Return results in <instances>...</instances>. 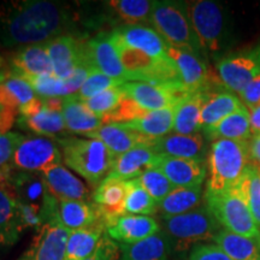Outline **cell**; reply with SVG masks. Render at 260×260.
Segmentation results:
<instances>
[{"instance_id": "681fc988", "label": "cell", "mask_w": 260, "mask_h": 260, "mask_svg": "<svg viewBox=\"0 0 260 260\" xmlns=\"http://www.w3.org/2000/svg\"><path fill=\"white\" fill-rule=\"evenodd\" d=\"M116 245L111 242L109 236H103L95 252L86 260H115L116 259Z\"/></svg>"}, {"instance_id": "8d00e7d4", "label": "cell", "mask_w": 260, "mask_h": 260, "mask_svg": "<svg viewBox=\"0 0 260 260\" xmlns=\"http://www.w3.org/2000/svg\"><path fill=\"white\" fill-rule=\"evenodd\" d=\"M158 212V204L144 189L138 178L126 181L125 213L151 216Z\"/></svg>"}, {"instance_id": "9a60e30c", "label": "cell", "mask_w": 260, "mask_h": 260, "mask_svg": "<svg viewBox=\"0 0 260 260\" xmlns=\"http://www.w3.org/2000/svg\"><path fill=\"white\" fill-rule=\"evenodd\" d=\"M125 199L126 181L112 175H107L95 188L94 204L102 213L107 228L125 214Z\"/></svg>"}, {"instance_id": "7c38bea8", "label": "cell", "mask_w": 260, "mask_h": 260, "mask_svg": "<svg viewBox=\"0 0 260 260\" xmlns=\"http://www.w3.org/2000/svg\"><path fill=\"white\" fill-rule=\"evenodd\" d=\"M70 233L71 230L65 228L60 220L44 224L30 248L19 260H64Z\"/></svg>"}, {"instance_id": "3957f363", "label": "cell", "mask_w": 260, "mask_h": 260, "mask_svg": "<svg viewBox=\"0 0 260 260\" xmlns=\"http://www.w3.org/2000/svg\"><path fill=\"white\" fill-rule=\"evenodd\" d=\"M222 230L206 205L190 212L162 219L161 232L167 236L171 254L183 256L194 247L213 241Z\"/></svg>"}, {"instance_id": "c3c4849f", "label": "cell", "mask_w": 260, "mask_h": 260, "mask_svg": "<svg viewBox=\"0 0 260 260\" xmlns=\"http://www.w3.org/2000/svg\"><path fill=\"white\" fill-rule=\"evenodd\" d=\"M239 95L240 100L248 110L256 106L260 100V74L247 84L246 88Z\"/></svg>"}, {"instance_id": "f1b7e54d", "label": "cell", "mask_w": 260, "mask_h": 260, "mask_svg": "<svg viewBox=\"0 0 260 260\" xmlns=\"http://www.w3.org/2000/svg\"><path fill=\"white\" fill-rule=\"evenodd\" d=\"M63 117L67 130L75 134L88 135L102 128L104 123L102 118L96 117L87 109L83 102L77 99L76 95L64 98Z\"/></svg>"}, {"instance_id": "e575fe53", "label": "cell", "mask_w": 260, "mask_h": 260, "mask_svg": "<svg viewBox=\"0 0 260 260\" xmlns=\"http://www.w3.org/2000/svg\"><path fill=\"white\" fill-rule=\"evenodd\" d=\"M105 228L98 226L71 232L68 239L64 260H86L95 252Z\"/></svg>"}, {"instance_id": "7dc6e473", "label": "cell", "mask_w": 260, "mask_h": 260, "mask_svg": "<svg viewBox=\"0 0 260 260\" xmlns=\"http://www.w3.org/2000/svg\"><path fill=\"white\" fill-rule=\"evenodd\" d=\"M187 260H232L214 243H204L191 249Z\"/></svg>"}, {"instance_id": "4dcf8cb0", "label": "cell", "mask_w": 260, "mask_h": 260, "mask_svg": "<svg viewBox=\"0 0 260 260\" xmlns=\"http://www.w3.org/2000/svg\"><path fill=\"white\" fill-rule=\"evenodd\" d=\"M203 187L175 188L168 197L158 204V212L161 219L190 212L201 206Z\"/></svg>"}, {"instance_id": "7402d4cb", "label": "cell", "mask_w": 260, "mask_h": 260, "mask_svg": "<svg viewBox=\"0 0 260 260\" xmlns=\"http://www.w3.org/2000/svg\"><path fill=\"white\" fill-rule=\"evenodd\" d=\"M18 200L9 182L0 183V246H12L23 230Z\"/></svg>"}, {"instance_id": "db71d44e", "label": "cell", "mask_w": 260, "mask_h": 260, "mask_svg": "<svg viewBox=\"0 0 260 260\" xmlns=\"http://www.w3.org/2000/svg\"><path fill=\"white\" fill-rule=\"evenodd\" d=\"M42 104L51 111L61 112L64 106V98H41Z\"/></svg>"}, {"instance_id": "11a10c76", "label": "cell", "mask_w": 260, "mask_h": 260, "mask_svg": "<svg viewBox=\"0 0 260 260\" xmlns=\"http://www.w3.org/2000/svg\"><path fill=\"white\" fill-rule=\"evenodd\" d=\"M3 67H4V60H3L2 58H0V73H2V71H3Z\"/></svg>"}, {"instance_id": "ee69618b", "label": "cell", "mask_w": 260, "mask_h": 260, "mask_svg": "<svg viewBox=\"0 0 260 260\" xmlns=\"http://www.w3.org/2000/svg\"><path fill=\"white\" fill-rule=\"evenodd\" d=\"M118 86H122L118 81L106 76L105 74L100 73V71L94 70L93 74L90 75L86 82L83 83V86L81 87V89L76 94V96L81 102H86V100L98 95V94Z\"/></svg>"}, {"instance_id": "44dd1931", "label": "cell", "mask_w": 260, "mask_h": 260, "mask_svg": "<svg viewBox=\"0 0 260 260\" xmlns=\"http://www.w3.org/2000/svg\"><path fill=\"white\" fill-rule=\"evenodd\" d=\"M41 177L46 184L48 193L53 195L57 200L87 201L89 198L88 188L63 165H57L41 172Z\"/></svg>"}, {"instance_id": "7a4b0ae2", "label": "cell", "mask_w": 260, "mask_h": 260, "mask_svg": "<svg viewBox=\"0 0 260 260\" xmlns=\"http://www.w3.org/2000/svg\"><path fill=\"white\" fill-rule=\"evenodd\" d=\"M251 164L249 141H212L207 159L209 177L205 197L222 195L236 188Z\"/></svg>"}, {"instance_id": "5b68a950", "label": "cell", "mask_w": 260, "mask_h": 260, "mask_svg": "<svg viewBox=\"0 0 260 260\" xmlns=\"http://www.w3.org/2000/svg\"><path fill=\"white\" fill-rule=\"evenodd\" d=\"M149 25L168 46L187 51L199 58L204 56L188 18L184 2H154Z\"/></svg>"}, {"instance_id": "83f0119b", "label": "cell", "mask_w": 260, "mask_h": 260, "mask_svg": "<svg viewBox=\"0 0 260 260\" xmlns=\"http://www.w3.org/2000/svg\"><path fill=\"white\" fill-rule=\"evenodd\" d=\"M209 140H234V141H248L252 138L249 111L246 106L225 117L218 124L204 129Z\"/></svg>"}, {"instance_id": "d6a6232c", "label": "cell", "mask_w": 260, "mask_h": 260, "mask_svg": "<svg viewBox=\"0 0 260 260\" xmlns=\"http://www.w3.org/2000/svg\"><path fill=\"white\" fill-rule=\"evenodd\" d=\"M175 113H176V106L155 110V111H149L141 119L123 125L148 138H162L169 135V133L174 129Z\"/></svg>"}, {"instance_id": "30bf717a", "label": "cell", "mask_w": 260, "mask_h": 260, "mask_svg": "<svg viewBox=\"0 0 260 260\" xmlns=\"http://www.w3.org/2000/svg\"><path fill=\"white\" fill-rule=\"evenodd\" d=\"M82 52L84 59L94 69L118 81L121 84L128 82L111 32H100L90 40L83 42Z\"/></svg>"}, {"instance_id": "8fae6325", "label": "cell", "mask_w": 260, "mask_h": 260, "mask_svg": "<svg viewBox=\"0 0 260 260\" xmlns=\"http://www.w3.org/2000/svg\"><path fill=\"white\" fill-rule=\"evenodd\" d=\"M122 89L125 96L134 100L147 111L176 106L181 100L189 95V93L182 87L165 86L142 81H129L122 84Z\"/></svg>"}, {"instance_id": "4316f807", "label": "cell", "mask_w": 260, "mask_h": 260, "mask_svg": "<svg viewBox=\"0 0 260 260\" xmlns=\"http://www.w3.org/2000/svg\"><path fill=\"white\" fill-rule=\"evenodd\" d=\"M207 95L209 92L193 93L177 104L174 129H172L175 134L193 135L200 133L201 110L206 102Z\"/></svg>"}, {"instance_id": "52a82bcc", "label": "cell", "mask_w": 260, "mask_h": 260, "mask_svg": "<svg viewBox=\"0 0 260 260\" xmlns=\"http://www.w3.org/2000/svg\"><path fill=\"white\" fill-rule=\"evenodd\" d=\"M188 18L203 53L218 54L226 39V22L223 8L211 0L184 2Z\"/></svg>"}, {"instance_id": "277c9868", "label": "cell", "mask_w": 260, "mask_h": 260, "mask_svg": "<svg viewBox=\"0 0 260 260\" xmlns=\"http://www.w3.org/2000/svg\"><path fill=\"white\" fill-rule=\"evenodd\" d=\"M65 164L82 176L92 187H98L111 172L115 157L102 141L95 139H59Z\"/></svg>"}, {"instance_id": "4fadbf2b", "label": "cell", "mask_w": 260, "mask_h": 260, "mask_svg": "<svg viewBox=\"0 0 260 260\" xmlns=\"http://www.w3.org/2000/svg\"><path fill=\"white\" fill-rule=\"evenodd\" d=\"M168 57L174 61L182 86L189 94L209 92L211 76L201 58L189 52L168 46Z\"/></svg>"}, {"instance_id": "5bb4252c", "label": "cell", "mask_w": 260, "mask_h": 260, "mask_svg": "<svg viewBox=\"0 0 260 260\" xmlns=\"http://www.w3.org/2000/svg\"><path fill=\"white\" fill-rule=\"evenodd\" d=\"M154 168L160 170L176 188L201 187L207 175L204 161L159 154Z\"/></svg>"}, {"instance_id": "8992f818", "label": "cell", "mask_w": 260, "mask_h": 260, "mask_svg": "<svg viewBox=\"0 0 260 260\" xmlns=\"http://www.w3.org/2000/svg\"><path fill=\"white\" fill-rule=\"evenodd\" d=\"M205 205L220 226L260 243V229L239 187L216 197H204Z\"/></svg>"}, {"instance_id": "ac0fdd59", "label": "cell", "mask_w": 260, "mask_h": 260, "mask_svg": "<svg viewBox=\"0 0 260 260\" xmlns=\"http://www.w3.org/2000/svg\"><path fill=\"white\" fill-rule=\"evenodd\" d=\"M160 232L157 220L151 216L125 213L107 228V236L123 245H133Z\"/></svg>"}, {"instance_id": "1f68e13d", "label": "cell", "mask_w": 260, "mask_h": 260, "mask_svg": "<svg viewBox=\"0 0 260 260\" xmlns=\"http://www.w3.org/2000/svg\"><path fill=\"white\" fill-rule=\"evenodd\" d=\"M121 252L122 260H170L171 254L167 236L161 230L138 243H121Z\"/></svg>"}, {"instance_id": "6da1fadb", "label": "cell", "mask_w": 260, "mask_h": 260, "mask_svg": "<svg viewBox=\"0 0 260 260\" xmlns=\"http://www.w3.org/2000/svg\"><path fill=\"white\" fill-rule=\"evenodd\" d=\"M69 6L48 0L11 2L0 6V39L6 46L47 44L74 27Z\"/></svg>"}, {"instance_id": "9c48e42d", "label": "cell", "mask_w": 260, "mask_h": 260, "mask_svg": "<svg viewBox=\"0 0 260 260\" xmlns=\"http://www.w3.org/2000/svg\"><path fill=\"white\" fill-rule=\"evenodd\" d=\"M217 74L222 86L240 94L260 74V47L222 58L217 63Z\"/></svg>"}, {"instance_id": "e0dca14e", "label": "cell", "mask_w": 260, "mask_h": 260, "mask_svg": "<svg viewBox=\"0 0 260 260\" xmlns=\"http://www.w3.org/2000/svg\"><path fill=\"white\" fill-rule=\"evenodd\" d=\"M83 41L77 40L73 35L67 34L58 37L45 44L50 57L53 74L58 79H69L74 70L83 59Z\"/></svg>"}, {"instance_id": "b9f144b4", "label": "cell", "mask_w": 260, "mask_h": 260, "mask_svg": "<svg viewBox=\"0 0 260 260\" xmlns=\"http://www.w3.org/2000/svg\"><path fill=\"white\" fill-rule=\"evenodd\" d=\"M149 111L136 104L134 100L125 96L113 111L102 117L104 124H126L145 117Z\"/></svg>"}, {"instance_id": "f6af8a7d", "label": "cell", "mask_w": 260, "mask_h": 260, "mask_svg": "<svg viewBox=\"0 0 260 260\" xmlns=\"http://www.w3.org/2000/svg\"><path fill=\"white\" fill-rule=\"evenodd\" d=\"M24 136L19 133L9 132L6 134H0V172L11 170L12 158L19 142Z\"/></svg>"}, {"instance_id": "2e32d148", "label": "cell", "mask_w": 260, "mask_h": 260, "mask_svg": "<svg viewBox=\"0 0 260 260\" xmlns=\"http://www.w3.org/2000/svg\"><path fill=\"white\" fill-rule=\"evenodd\" d=\"M113 40L135 48L155 59H167L168 45L149 25H129L110 31Z\"/></svg>"}, {"instance_id": "7bdbcfd3", "label": "cell", "mask_w": 260, "mask_h": 260, "mask_svg": "<svg viewBox=\"0 0 260 260\" xmlns=\"http://www.w3.org/2000/svg\"><path fill=\"white\" fill-rule=\"evenodd\" d=\"M30 83L39 98H67L69 96L64 81L58 79L54 74L41 76L23 77Z\"/></svg>"}, {"instance_id": "74e56055", "label": "cell", "mask_w": 260, "mask_h": 260, "mask_svg": "<svg viewBox=\"0 0 260 260\" xmlns=\"http://www.w3.org/2000/svg\"><path fill=\"white\" fill-rule=\"evenodd\" d=\"M237 187L242 191L256 225L260 229V167L252 162Z\"/></svg>"}, {"instance_id": "d4e9b609", "label": "cell", "mask_w": 260, "mask_h": 260, "mask_svg": "<svg viewBox=\"0 0 260 260\" xmlns=\"http://www.w3.org/2000/svg\"><path fill=\"white\" fill-rule=\"evenodd\" d=\"M158 157L157 152L148 146H138L116 157L109 175L121 178L123 181L134 180L146 170L154 168Z\"/></svg>"}, {"instance_id": "f907efd6", "label": "cell", "mask_w": 260, "mask_h": 260, "mask_svg": "<svg viewBox=\"0 0 260 260\" xmlns=\"http://www.w3.org/2000/svg\"><path fill=\"white\" fill-rule=\"evenodd\" d=\"M18 112L0 109V134H6L17 121Z\"/></svg>"}, {"instance_id": "cb8c5ba5", "label": "cell", "mask_w": 260, "mask_h": 260, "mask_svg": "<svg viewBox=\"0 0 260 260\" xmlns=\"http://www.w3.org/2000/svg\"><path fill=\"white\" fill-rule=\"evenodd\" d=\"M59 220L71 232L98 226L107 229L96 205L88 201H59Z\"/></svg>"}, {"instance_id": "ab89813d", "label": "cell", "mask_w": 260, "mask_h": 260, "mask_svg": "<svg viewBox=\"0 0 260 260\" xmlns=\"http://www.w3.org/2000/svg\"><path fill=\"white\" fill-rule=\"evenodd\" d=\"M0 83L4 84L21 107L38 98L30 83L23 77L15 75L11 70H3L0 73Z\"/></svg>"}, {"instance_id": "ffe728a7", "label": "cell", "mask_w": 260, "mask_h": 260, "mask_svg": "<svg viewBox=\"0 0 260 260\" xmlns=\"http://www.w3.org/2000/svg\"><path fill=\"white\" fill-rule=\"evenodd\" d=\"M151 148L158 154L193 159L199 161H204L206 154V144L201 133L193 135H181L172 133L162 138L154 139Z\"/></svg>"}, {"instance_id": "f35d334b", "label": "cell", "mask_w": 260, "mask_h": 260, "mask_svg": "<svg viewBox=\"0 0 260 260\" xmlns=\"http://www.w3.org/2000/svg\"><path fill=\"white\" fill-rule=\"evenodd\" d=\"M138 181L157 204L160 203L176 188L157 168H151L146 170L144 174L138 177Z\"/></svg>"}, {"instance_id": "836d02e7", "label": "cell", "mask_w": 260, "mask_h": 260, "mask_svg": "<svg viewBox=\"0 0 260 260\" xmlns=\"http://www.w3.org/2000/svg\"><path fill=\"white\" fill-rule=\"evenodd\" d=\"M213 243L232 260H260V243L246 236L222 229Z\"/></svg>"}, {"instance_id": "f5cc1de1", "label": "cell", "mask_w": 260, "mask_h": 260, "mask_svg": "<svg viewBox=\"0 0 260 260\" xmlns=\"http://www.w3.org/2000/svg\"><path fill=\"white\" fill-rule=\"evenodd\" d=\"M249 155L253 164L260 167V135L253 136L249 142Z\"/></svg>"}, {"instance_id": "9f6ffc18", "label": "cell", "mask_w": 260, "mask_h": 260, "mask_svg": "<svg viewBox=\"0 0 260 260\" xmlns=\"http://www.w3.org/2000/svg\"><path fill=\"white\" fill-rule=\"evenodd\" d=\"M256 106H260V100H259V103H258V104H256Z\"/></svg>"}, {"instance_id": "f546056e", "label": "cell", "mask_w": 260, "mask_h": 260, "mask_svg": "<svg viewBox=\"0 0 260 260\" xmlns=\"http://www.w3.org/2000/svg\"><path fill=\"white\" fill-rule=\"evenodd\" d=\"M245 106L236 94L228 92L209 93L201 110V130L218 124L220 121Z\"/></svg>"}, {"instance_id": "ba28073f", "label": "cell", "mask_w": 260, "mask_h": 260, "mask_svg": "<svg viewBox=\"0 0 260 260\" xmlns=\"http://www.w3.org/2000/svg\"><path fill=\"white\" fill-rule=\"evenodd\" d=\"M63 154L53 140L46 136H28L16 148L12 167L22 172H41L61 165Z\"/></svg>"}, {"instance_id": "60d3db41", "label": "cell", "mask_w": 260, "mask_h": 260, "mask_svg": "<svg viewBox=\"0 0 260 260\" xmlns=\"http://www.w3.org/2000/svg\"><path fill=\"white\" fill-rule=\"evenodd\" d=\"M124 98L125 94L123 92L122 86H118L90 98V99L83 102V104L90 112L94 113L96 117H99V118H102L107 113L113 111Z\"/></svg>"}, {"instance_id": "bcb514c9", "label": "cell", "mask_w": 260, "mask_h": 260, "mask_svg": "<svg viewBox=\"0 0 260 260\" xmlns=\"http://www.w3.org/2000/svg\"><path fill=\"white\" fill-rule=\"evenodd\" d=\"M94 70L95 69H94L92 65L87 63L86 59L83 58L82 61H81V63L76 67V69L74 70V73L71 74L69 79L64 81L68 92H69V96L76 95V94L79 93L81 87L83 86V83L86 82L87 79L93 74Z\"/></svg>"}, {"instance_id": "816d5d0a", "label": "cell", "mask_w": 260, "mask_h": 260, "mask_svg": "<svg viewBox=\"0 0 260 260\" xmlns=\"http://www.w3.org/2000/svg\"><path fill=\"white\" fill-rule=\"evenodd\" d=\"M249 119H251L252 136L260 135V106H254L248 110Z\"/></svg>"}, {"instance_id": "484cf974", "label": "cell", "mask_w": 260, "mask_h": 260, "mask_svg": "<svg viewBox=\"0 0 260 260\" xmlns=\"http://www.w3.org/2000/svg\"><path fill=\"white\" fill-rule=\"evenodd\" d=\"M11 71L21 77L53 74V68L45 44L29 45L21 48L12 58Z\"/></svg>"}, {"instance_id": "d590c367", "label": "cell", "mask_w": 260, "mask_h": 260, "mask_svg": "<svg viewBox=\"0 0 260 260\" xmlns=\"http://www.w3.org/2000/svg\"><path fill=\"white\" fill-rule=\"evenodd\" d=\"M18 123L22 128H27L34 132L35 134L44 135L46 138L61 134L67 130L63 113L51 111L45 106H42L40 111L31 116H19Z\"/></svg>"}, {"instance_id": "603a6c76", "label": "cell", "mask_w": 260, "mask_h": 260, "mask_svg": "<svg viewBox=\"0 0 260 260\" xmlns=\"http://www.w3.org/2000/svg\"><path fill=\"white\" fill-rule=\"evenodd\" d=\"M106 17L111 23L118 24L117 28L129 25L151 24V12L154 2L149 0H110L104 3Z\"/></svg>"}, {"instance_id": "d6986e66", "label": "cell", "mask_w": 260, "mask_h": 260, "mask_svg": "<svg viewBox=\"0 0 260 260\" xmlns=\"http://www.w3.org/2000/svg\"><path fill=\"white\" fill-rule=\"evenodd\" d=\"M86 138L102 141L115 158L138 146L151 147L154 140L153 138H148L135 130L126 128L123 124H104L96 132L86 135Z\"/></svg>"}]
</instances>
